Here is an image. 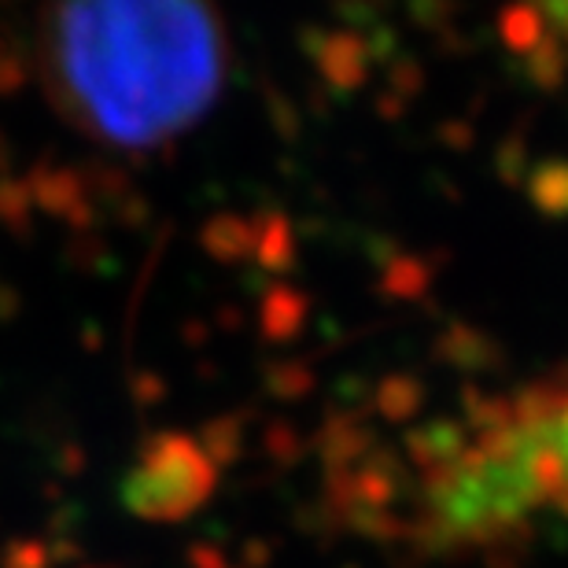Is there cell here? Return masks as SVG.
<instances>
[{"instance_id": "6da1fadb", "label": "cell", "mask_w": 568, "mask_h": 568, "mask_svg": "<svg viewBox=\"0 0 568 568\" xmlns=\"http://www.w3.org/2000/svg\"><path fill=\"white\" fill-rule=\"evenodd\" d=\"M222 22L196 4H82L41 22V71L63 119L115 148L178 138L219 97Z\"/></svg>"}, {"instance_id": "7a4b0ae2", "label": "cell", "mask_w": 568, "mask_h": 568, "mask_svg": "<svg viewBox=\"0 0 568 568\" xmlns=\"http://www.w3.org/2000/svg\"><path fill=\"white\" fill-rule=\"evenodd\" d=\"M503 432L525 476L528 509L568 517V388L539 395L528 410L506 417Z\"/></svg>"}]
</instances>
